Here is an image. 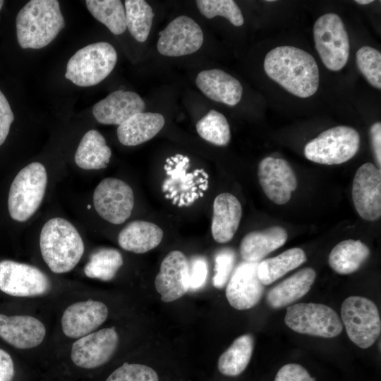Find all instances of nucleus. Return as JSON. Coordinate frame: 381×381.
Here are the masks:
<instances>
[{"label": "nucleus", "mask_w": 381, "mask_h": 381, "mask_svg": "<svg viewBox=\"0 0 381 381\" xmlns=\"http://www.w3.org/2000/svg\"><path fill=\"white\" fill-rule=\"evenodd\" d=\"M264 69L269 78L298 97H309L318 89L320 74L316 61L300 48H274L265 57Z\"/></svg>", "instance_id": "nucleus-1"}, {"label": "nucleus", "mask_w": 381, "mask_h": 381, "mask_svg": "<svg viewBox=\"0 0 381 381\" xmlns=\"http://www.w3.org/2000/svg\"><path fill=\"white\" fill-rule=\"evenodd\" d=\"M16 34L23 49H40L53 41L65 27L56 0H31L18 12Z\"/></svg>", "instance_id": "nucleus-2"}, {"label": "nucleus", "mask_w": 381, "mask_h": 381, "mask_svg": "<svg viewBox=\"0 0 381 381\" xmlns=\"http://www.w3.org/2000/svg\"><path fill=\"white\" fill-rule=\"evenodd\" d=\"M40 246L43 260L57 274L72 270L84 253V243L78 230L61 217L50 219L44 224Z\"/></svg>", "instance_id": "nucleus-3"}, {"label": "nucleus", "mask_w": 381, "mask_h": 381, "mask_svg": "<svg viewBox=\"0 0 381 381\" xmlns=\"http://www.w3.org/2000/svg\"><path fill=\"white\" fill-rule=\"evenodd\" d=\"M47 185V174L42 164L35 162L23 168L14 178L8 193L11 217L17 222L30 219L40 206Z\"/></svg>", "instance_id": "nucleus-4"}, {"label": "nucleus", "mask_w": 381, "mask_h": 381, "mask_svg": "<svg viewBox=\"0 0 381 381\" xmlns=\"http://www.w3.org/2000/svg\"><path fill=\"white\" fill-rule=\"evenodd\" d=\"M117 53L108 42L90 44L78 50L68 60L65 78L80 87L95 85L112 71Z\"/></svg>", "instance_id": "nucleus-5"}, {"label": "nucleus", "mask_w": 381, "mask_h": 381, "mask_svg": "<svg viewBox=\"0 0 381 381\" xmlns=\"http://www.w3.org/2000/svg\"><path fill=\"white\" fill-rule=\"evenodd\" d=\"M361 143L358 131L347 126L330 128L306 144L305 157L315 163L334 165L347 162L357 153Z\"/></svg>", "instance_id": "nucleus-6"}, {"label": "nucleus", "mask_w": 381, "mask_h": 381, "mask_svg": "<svg viewBox=\"0 0 381 381\" xmlns=\"http://www.w3.org/2000/svg\"><path fill=\"white\" fill-rule=\"evenodd\" d=\"M315 49L324 65L330 71L342 69L349 56L348 33L341 18L334 13L319 17L313 26Z\"/></svg>", "instance_id": "nucleus-7"}, {"label": "nucleus", "mask_w": 381, "mask_h": 381, "mask_svg": "<svg viewBox=\"0 0 381 381\" xmlns=\"http://www.w3.org/2000/svg\"><path fill=\"white\" fill-rule=\"evenodd\" d=\"M342 322L349 338L362 349L371 346L381 332V320L377 306L362 296L346 298L341 307Z\"/></svg>", "instance_id": "nucleus-8"}, {"label": "nucleus", "mask_w": 381, "mask_h": 381, "mask_svg": "<svg viewBox=\"0 0 381 381\" xmlns=\"http://www.w3.org/2000/svg\"><path fill=\"white\" fill-rule=\"evenodd\" d=\"M284 322L296 332L325 338L335 337L343 329L336 311L321 303H301L289 306Z\"/></svg>", "instance_id": "nucleus-9"}, {"label": "nucleus", "mask_w": 381, "mask_h": 381, "mask_svg": "<svg viewBox=\"0 0 381 381\" xmlns=\"http://www.w3.org/2000/svg\"><path fill=\"white\" fill-rule=\"evenodd\" d=\"M93 204L102 218L111 224H120L131 214L134 205L133 192L125 181L106 178L94 190Z\"/></svg>", "instance_id": "nucleus-10"}, {"label": "nucleus", "mask_w": 381, "mask_h": 381, "mask_svg": "<svg viewBox=\"0 0 381 381\" xmlns=\"http://www.w3.org/2000/svg\"><path fill=\"white\" fill-rule=\"evenodd\" d=\"M47 276L37 267L5 260L0 262V290L16 297L41 296L49 291Z\"/></svg>", "instance_id": "nucleus-11"}, {"label": "nucleus", "mask_w": 381, "mask_h": 381, "mask_svg": "<svg viewBox=\"0 0 381 381\" xmlns=\"http://www.w3.org/2000/svg\"><path fill=\"white\" fill-rule=\"evenodd\" d=\"M203 40L200 25L187 16H179L159 32L157 48L163 56H181L198 51Z\"/></svg>", "instance_id": "nucleus-12"}, {"label": "nucleus", "mask_w": 381, "mask_h": 381, "mask_svg": "<svg viewBox=\"0 0 381 381\" xmlns=\"http://www.w3.org/2000/svg\"><path fill=\"white\" fill-rule=\"evenodd\" d=\"M352 199L359 216L376 221L381 216V171L367 162L356 171L352 185Z\"/></svg>", "instance_id": "nucleus-13"}, {"label": "nucleus", "mask_w": 381, "mask_h": 381, "mask_svg": "<svg viewBox=\"0 0 381 381\" xmlns=\"http://www.w3.org/2000/svg\"><path fill=\"white\" fill-rule=\"evenodd\" d=\"M118 342L119 336L114 327L90 333L73 343L71 360L82 368L91 369L101 366L111 358Z\"/></svg>", "instance_id": "nucleus-14"}, {"label": "nucleus", "mask_w": 381, "mask_h": 381, "mask_svg": "<svg viewBox=\"0 0 381 381\" xmlns=\"http://www.w3.org/2000/svg\"><path fill=\"white\" fill-rule=\"evenodd\" d=\"M260 184L267 197L277 205L286 203L298 186L296 176L284 159L267 157L258 165Z\"/></svg>", "instance_id": "nucleus-15"}, {"label": "nucleus", "mask_w": 381, "mask_h": 381, "mask_svg": "<svg viewBox=\"0 0 381 381\" xmlns=\"http://www.w3.org/2000/svg\"><path fill=\"white\" fill-rule=\"evenodd\" d=\"M258 263L243 261L231 274L226 288V297L234 308L248 310L260 301L264 285L258 277Z\"/></svg>", "instance_id": "nucleus-16"}, {"label": "nucleus", "mask_w": 381, "mask_h": 381, "mask_svg": "<svg viewBox=\"0 0 381 381\" xmlns=\"http://www.w3.org/2000/svg\"><path fill=\"white\" fill-rule=\"evenodd\" d=\"M155 286L165 303L180 298L189 290L188 260L181 251L173 250L165 256L155 277Z\"/></svg>", "instance_id": "nucleus-17"}, {"label": "nucleus", "mask_w": 381, "mask_h": 381, "mask_svg": "<svg viewBox=\"0 0 381 381\" xmlns=\"http://www.w3.org/2000/svg\"><path fill=\"white\" fill-rule=\"evenodd\" d=\"M108 308L100 301L87 300L69 306L64 312L61 327L66 336L84 337L100 326L107 318Z\"/></svg>", "instance_id": "nucleus-18"}, {"label": "nucleus", "mask_w": 381, "mask_h": 381, "mask_svg": "<svg viewBox=\"0 0 381 381\" xmlns=\"http://www.w3.org/2000/svg\"><path fill=\"white\" fill-rule=\"evenodd\" d=\"M145 109V103L139 95L131 91L117 90L96 103L92 107V114L100 123L119 126Z\"/></svg>", "instance_id": "nucleus-19"}, {"label": "nucleus", "mask_w": 381, "mask_h": 381, "mask_svg": "<svg viewBox=\"0 0 381 381\" xmlns=\"http://www.w3.org/2000/svg\"><path fill=\"white\" fill-rule=\"evenodd\" d=\"M45 334L44 325L34 317L0 313V337L15 348L36 347L42 342Z\"/></svg>", "instance_id": "nucleus-20"}, {"label": "nucleus", "mask_w": 381, "mask_h": 381, "mask_svg": "<svg viewBox=\"0 0 381 381\" xmlns=\"http://www.w3.org/2000/svg\"><path fill=\"white\" fill-rule=\"evenodd\" d=\"M200 91L209 99L228 106H235L241 99L243 87L234 77L221 69L200 71L195 79Z\"/></svg>", "instance_id": "nucleus-21"}, {"label": "nucleus", "mask_w": 381, "mask_h": 381, "mask_svg": "<svg viewBox=\"0 0 381 381\" xmlns=\"http://www.w3.org/2000/svg\"><path fill=\"white\" fill-rule=\"evenodd\" d=\"M241 216V205L234 195L222 193L217 195L211 224L214 240L219 243L230 241L238 228Z\"/></svg>", "instance_id": "nucleus-22"}, {"label": "nucleus", "mask_w": 381, "mask_h": 381, "mask_svg": "<svg viewBox=\"0 0 381 381\" xmlns=\"http://www.w3.org/2000/svg\"><path fill=\"white\" fill-rule=\"evenodd\" d=\"M288 234L280 226H272L247 234L240 244V254L243 261L259 262L271 252L282 246Z\"/></svg>", "instance_id": "nucleus-23"}, {"label": "nucleus", "mask_w": 381, "mask_h": 381, "mask_svg": "<svg viewBox=\"0 0 381 381\" xmlns=\"http://www.w3.org/2000/svg\"><path fill=\"white\" fill-rule=\"evenodd\" d=\"M164 123V118L161 114L139 112L119 126L117 137L123 145H138L155 137L163 128Z\"/></svg>", "instance_id": "nucleus-24"}, {"label": "nucleus", "mask_w": 381, "mask_h": 381, "mask_svg": "<svg viewBox=\"0 0 381 381\" xmlns=\"http://www.w3.org/2000/svg\"><path fill=\"white\" fill-rule=\"evenodd\" d=\"M315 277L313 268L300 270L272 287L267 294V303L274 309L291 304L310 291Z\"/></svg>", "instance_id": "nucleus-25"}, {"label": "nucleus", "mask_w": 381, "mask_h": 381, "mask_svg": "<svg viewBox=\"0 0 381 381\" xmlns=\"http://www.w3.org/2000/svg\"><path fill=\"white\" fill-rule=\"evenodd\" d=\"M163 234L162 229L154 223L134 220L120 231L118 242L126 250L145 253L159 246Z\"/></svg>", "instance_id": "nucleus-26"}, {"label": "nucleus", "mask_w": 381, "mask_h": 381, "mask_svg": "<svg viewBox=\"0 0 381 381\" xmlns=\"http://www.w3.org/2000/svg\"><path fill=\"white\" fill-rule=\"evenodd\" d=\"M111 151L103 135L96 130L85 133L75 153V164L85 170H97L107 167Z\"/></svg>", "instance_id": "nucleus-27"}, {"label": "nucleus", "mask_w": 381, "mask_h": 381, "mask_svg": "<svg viewBox=\"0 0 381 381\" xmlns=\"http://www.w3.org/2000/svg\"><path fill=\"white\" fill-rule=\"evenodd\" d=\"M370 255L369 248L359 240L348 239L339 242L328 257L330 267L341 274L358 270Z\"/></svg>", "instance_id": "nucleus-28"}, {"label": "nucleus", "mask_w": 381, "mask_h": 381, "mask_svg": "<svg viewBox=\"0 0 381 381\" xmlns=\"http://www.w3.org/2000/svg\"><path fill=\"white\" fill-rule=\"evenodd\" d=\"M304 250L300 248L288 249L279 255L258 263V274L263 285H270L287 272L306 261Z\"/></svg>", "instance_id": "nucleus-29"}, {"label": "nucleus", "mask_w": 381, "mask_h": 381, "mask_svg": "<svg viewBox=\"0 0 381 381\" xmlns=\"http://www.w3.org/2000/svg\"><path fill=\"white\" fill-rule=\"evenodd\" d=\"M253 346L252 335L246 334L236 338L219 358V372L227 376L241 374L250 362Z\"/></svg>", "instance_id": "nucleus-30"}, {"label": "nucleus", "mask_w": 381, "mask_h": 381, "mask_svg": "<svg viewBox=\"0 0 381 381\" xmlns=\"http://www.w3.org/2000/svg\"><path fill=\"white\" fill-rule=\"evenodd\" d=\"M86 6L92 16L104 24L114 35L126 29V12L119 0H87Z\"/></svg>", "instance_id": "nucleus-31"}, {"label": "nucleus", "mask_w": 381, "mask_h": 381, "mask_svg": "<svg viewBox=\"0 0 381 381\" xmlns=\"http://www.w3.org/2000/svg\"><path fill=\"white\" fill-rule=\"evenodd\" d=\"M124 5L126 28L136 41L145 42L155 16L152 7L143 0H126Z\"/></svg>", "instance_id": "nucleus-32"}, {"label": "nucleus", "mask_w": 381, "mask_h": 381, "mask_svg": "<svg viewBox=\"0 0 381 381\" xmlns=\"http://www.w3.org/2000/svg\"><path fill=\"white\" fill-rule=\"evenodd\" d=\"M121 253L114 248H104L93 253L84 267L85 274L90 278L110 281L123 265Z\"/></svg>", "instance_id": "nucleus-33"}, {"label": "nucleus", "mask_w": 381, "mask_h": 381, "mask_svg": "<svg viewBox=\"0 0 381 381\" xmlns=\"http://www.w3.org/2000/svg\"><path fill=\"white\" fill-rule=\"evenodd\" d=\"M196 131L202 138L217 146H225L231 140L230 126L226 117L214 109L198 121Z\"/></svg>", "instance_id": "nucleus-34"}, {"label": "nucleus", "mask_w": 381, "mask_h": 381, "mask_svg": "<svg viewBox=\"0 0 381 381\" xmlns=\"http://www.w3.org/2000/svg\"><path fill=\"white\" fill-rule=\"evenodd\" d=\"M196 5L200 13L207 18L222 16L237 27L244 23L242 12L233 0H198Z\"/></svg>", "instance_id": "nucleus-35"}, {"label": "nucleus", "mask_w": 381, "mask_h": 381, "mask_svg": "<svg viewBox=\"0 0 381 381\" xmlns=\"http://www.w3.org/2000/svg\"><path fill=\"white\" fill-rule=\"evenodd\" d=\"M356 61L357 66L374 87L381 89V53L377 49L363 46L356 52Z\"/></svg>", "instance_id": "nucleus-36"}, {"label": "nucleus", "mask_w": 381, "mask_h": 381, "mask_svg": "<svg viewBox=\"0 0 381 381\" xmlns=\"http://www.w3.org/2000/svg\"><path fill=\"white\" fill-rule=\"evenodd\" d=\"M105 381H159V377L157 372L147 365L125 362Z\"/></svg>", "instance_id": "nucleus-37"}, {"label": "nucleus", "mask_w": 381, "mask_h": 381, "mask_svg": "<svg viewBox=\"0 0 381 381\" xmlns=\"http://www.w3.org/2000/svg\"><path fill=\"white\" fill-rule=\"evenodd\" d=\"M214 275L212 284L217 289L223 288L228 282L236 261V253L231 248H223L214 258Z\"/></svg>", "instance_id": "nucleus-38"}, {"label": "nucleus", "mask_w": 381, "mask_h": 381, "mask_svg": "<svg viewBox=\"0 0 381 381\" xmlns=\"http://www.w3.org/2000/svg\"><path fill=\"white\" fill-rule=\"evenodd\" d=\"M189 289L193 291L201 289L205 284L208 274V264L202 256H193L188 260Z\"/></svg>", "instance_id": "nucleus-39"}, {"label": "nucleus", "mask_w": 381, "mask_h": 381, "mask_svg": "<svg viewBox=\"0 0 381 381\" xmlns=\"http://www.w3.org/2000/svg\"><path fill=\"white\" fill-rule=\"evenodd\" d=\"M274 381H314V379L302 365L289 363L279 370Z\"/></svg>", "instance_id": "nucleus-40"}, {"label": "nucleus", "mask_w": 381, "mask_h": 381, "mask_svg": "<svg viewBox=\"0 0 381 381\" xmlns=\"http://www.w3.org/2000/svg\"><path fill=\"white\" fill-rule=\"evenodd\" d=\"M13 120L14 114L10 104L0 90V145L5 142Z\"/></svg>", "instance_id": "nucleus-41"}, {"label": "nucleus", "mask_w": 381, "mask_h": 381, "mask_svg": "<svg viewBox=\"0 0 381 381\" xmlns=\"http://www.w3.org/2000/svg\"><path fill=\"white\" fill-rule=\"evenodd\" d=\"M370 137L374 157L379 169L381 167V123H374L370 128Z\"/></svg>", "instance_id": "nucleus-42"}, {"label": "nucleus", "mask_w": 381, "mask_h": 381, "mask_svg": "<svg viewBox=\"0 0 381 381\" xmlns=\"http://www.w3.org/2000/svg\"><path fill=\"white\" fill-rule=\"evenodd\" d=\"M14 365L11 356L0 349V381H12Z\"/></svg>", "instance_id": "nucleus-43"}, {"label": "nucleus", "mask_w": 381, "mask_h": 381, "mask_svg": "<svg viewBox=\"0 0 381 381\" xmlns=\"http://www.w3.org/2000/svg\"><path fill=\"white\" fill-rule=\"evenodd\" d=\"M355 2L361 5H367L373 2V0H356Z\"/></svg>", "instance_id": "nucleus-44"}, {"label": "nucleus", "mask_w": 381, "mask_h": 381, "mask_svg": "<svg viewBox=\"0 0 381 381\" xmlns=\"http://www.w3.org/2000/svg\"><path fill=\"white\" fill-rule=\"evenodd\" d=\"M3 4H4V1L0 0V10L2 8Z\"/></svg>", "instance_id": "nucleus-45"}]
</instances>
